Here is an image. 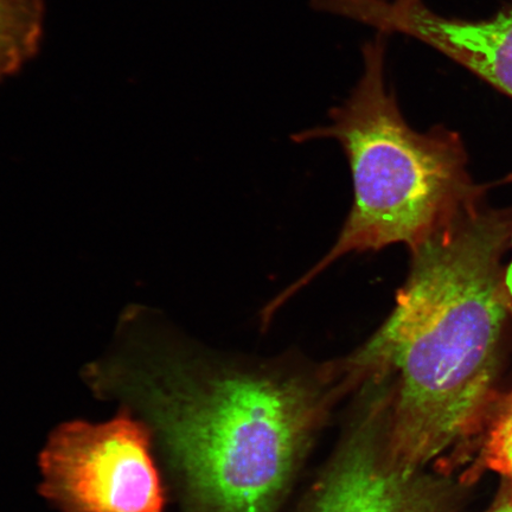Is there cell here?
<instances>
[{
    "instance_id": "obj_4",
    "label": "cell",
    "mask_w": 512,
    "mask_h": 512,
    "mask_svg": "<svg viewBox=\"0 0 512 512\" xmlns=\"http://www.w3.org/2000/svg\"><path fill=\"white\" fill-rule=\"evenodd\" d=\"M43 495L64 512H163L150 433L121 414L106 424L74 421L49 438L41 456Z\"/></svg>"
},
{
    "instance_id": "obj_7",
    "label": "cell",
    "mask_w": 512,
    "mask_h": 512,
    "mask_svg": "<svg viewBox=\"0 0 512 512\" xmlns=\"http://www.w3.org/2000/svg\"><path fill=\"white\" fill-rule=\"evenodd\" d=\"M43 14L42 0H0V81L37 53Z\"/></svg>"
},
{
    "instance_id": "obj_8",
    "label": "cell",
    "mask_w": 512,
    "mask_h": 512,
    "mask_svg": "<svg viewBox=\"0 0 512 512\" xmlns=\"http://www.w3.org/2000/svg\"><path fill=\"white\" fill-rule=\"evenodd\" d=\"M473 450L477 457L463 476V483H472L485 471L512 480V390L498 396Z\"/></svg>"
},
{
    "instance_id": "obj_10",
    "label": "cell",
    "mask_w": 512,
    "mask_h": 512,
    "mask_svg": "<svg viewBox=\"0 0 512 512\" xmlns=\"http://www.w3.org/2000/svg\"><path fill=\"white\" fill-rule=\"evenodd\" d=\"M485 512H512V480L504 478L494 503Z\"/></svg>"
},
{
    "instance_id": "obj_9",
    "label": "cell",
    "mask_w": 512,
    "mask_h": 512,
    "mask_svg": "<svg viewBox=\"0 0 512 512\" xmlns=\"http://www.w3.org/2000/svg\"><path fill=\"white\" fill-rule=\"evenodd\" d=\"M313 8L330 12L382 30L393 18L421 0H310Z\"/></svg>"
},
{
    "instance_id": "obj_11",
    "label": "cell",
    "mask_w": 512,
    "mask_h": 512,
    "mask_svg": "<svg viewBox=\"0 0 512 512\" xmlns=\"http://www.w3.org/2000/svg\"><path fill=\"white\" fill-rule=\"evenodd\" d=\"M509 243L512 248V230ZM504 286L505 292H507L508 303L512 313V255L508 266L504 267Z\"/></svg>"
},
{
    "instance_id": "obj_5",
    "label": "cell",
    "mask_w": 512,
    "mask_h": 512,
    "mask_svg": "<svg viewBox=\"0 0 512 512\" xmlns=\"http://www.w3.org/2000/svg\"><path fill=\"white\" fill-rule=\"evenodd\" d=\"M387 412L384 393L326 472L309 512H452L450 480L403 471L389 459Z\"/></svg>"
},
{
    "instance_id": "obj_3",
    "label": "cell",
    "mask_w": 512,
    "mask_h": 512,
    "mask_svg": "<svg viewBox=\"0 0 512 512\" xmlns=\"http://www.w3.org/2000/svg\"><path fill=\"white\" fill-rule=\"evenodd\" d=\"M386 36L379 32L364 44L361 79L342 106L329 112V124L292 137L298 144L332 139L342 146L354 203L330 251L261 310L262 328L339 259L396 243L411 251L478 196L458 134L444 126L416 132L403 118L384 76Z\"/></svg>"
},
{
    "instance_id": "obj_2",
    "label": "cell",
    "mask_w": 512,
    "mask_h": 512,
    "mask_svg": "<svg viewBox=\"0 0 512 512\" xmlns=\"http://www.w3.org/2000/svg\"><path fill=\"white\" fill-rule=\"evenodd\" d=\"M512 215L466 202L411 249L395 306L348 356L363 384L389 382L386 447L403 471L450 452L443 469L470 456L498 399L511 313L502 256Z\"/></svg>"
},
{
    "instance_id": "obj_6",
    "label": "cell",
    "mask_w": 512,
    "mask_h": 512,
    "mask_svg": "<svg viewBox=\"0 0 512 512\" xmlns=\"http://www.w3.org/2000/svg\"><path fill=\"white\" fill-rule=\"evenodd\" d=\"M392 32L418 38L512 98V6L473 22L439 16L421 2L395 19Z\"/></svg>"
},
{
    "instance_id": "obj_1",
    "label": "cell",
    "mask_w": 512,
    "mask_h": 512,
    "mask_svg": "<svg viewBox=\"0 0 512 512\" xmlns=\"http://www.w3.org/2000/svg\"><path fill=\"white\" fill-rule=\"evenodd\" d=\"M86 379L145 408L197 512H274L326 412L354 389L342 360L240 361L143 305L121 313Z\"/></svg>"
}]
</instances>
